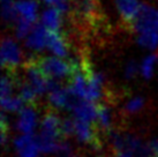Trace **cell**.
Instances as JSON below:
<instances>
[{"instance_id": "cell-15", "label": "cell", "mask_w": 158, "mask_h": 157, "mask_svg": "<svg viewBox=\"0 0 158 157\" xmlns=\"http://www.w3.org/2000/svg\"><path fill=\"white\" fill-rule=\"evenodd\" d=\"M137 43L143 48H148L150 50L158 48V30L144 31L141 32L137 37Z\"/></svg>"}, {"instance_id": "cell-10", "label": "cell", "mask_w": 158, "mask_h": 157, "mask_svg": "<svg viewBox=\"0 0 158 157\" xmlns=\"http://www.w3.org/2000/svg\"><path fill=\"white\" fill-rule=\"evenodd\" d=\"M37 125V114H36L34 106L23 108L20 111L19 116L18 127L23 134H34V129Z\"/></svg>"}, {"instance_id": "cell-7", "label": "cell", "mask_w": 158, "mask_h": 157, "mask_svg": "<svg viewBox=\"0 0 158 157\" xmlns=\"http://www.w3.org/2000/svg\"><path fill=\"white\" fill-rule=\"evenodd\" d=\"M19 157H40V147L34 134H23L14 141Z\"/></svg>"}, {"instance_id": "cell-2", "label": "cell", "mask_w": 158, "mask_h": 157, "mask_svg": "<svg viewBox=\"0 0 158 157\" xmlns=\"http://www.w3.org/2000/svg\"><path fill=\"white\" fill-rule=\"evenodd\" d=\"M36 66L42 70V73L50 80L65 78L72 74L73 65L72 61H64L56 57H31Z\"/></svg>"}, {"instance_id": "cell-23", "label": "cell", "mask_w": 158, "mask_h": 157, "mask_svg": "<svg viewBox=\"0 0 158 157\" xmlns=\"http://www.w3.org/2000/svg\"><path fill=\"white\" fill-rule=\"evenodd\" d=\"M139 73V66L135 61H131L128 62L127 67H126V76L129 78H132L133 76H135Z\"/></svg>"}, {"instance_id": "cell-9", "label": "cell", "mask_w": 158, "mask_h": 157, "mask_svg": "<svg viewBox=\"0 0 158 157\" xmlns=\"http://www.w3.org/2000/svg\"><path fill=\"white\" fill-rule=\"evenodd\" d=\"M26 45L29 49L40 51L48 46V29L43 26V23H36L31 32L28 35Z\"/></svg>"}, {"instance_id": "cell-5", "label": "cell", "mask_w": 158, "mask_h": 157, "mask_svg": "<svg viewBox=\"0 0 158 157\" xmlns=\"http://www.w3.org/2000/svg\"><path fill=\"white\" fill-rule=\"evenodd\" d=\"M22 52L12 38H4L1 43V65L6 72H16L21 64Z\"/></svg>"}, {"instance_id": "cell-25", "label": "cell", "mask_w": 158, "mask_h": 157, "mask_svg": "<svg viewBox=\"0 0 158 157\" xmlns=\"http://www.w3.org/2000/svg\"><path fill=\"white\" fill-rule=\"evenodd\" d=\"M117 157H132V154L128 153V151H117Z\"/></svg>"}, {"instance_id": "cell-11", "label": "cell", "mask_w": 158, "mask_h": 157, "mask_svg": "<svg viewBox=\"0 0 158 157\" xmlns=\"http://www.w3.org/2000/svg\"><path fill=\"white\" fill-rule=\"evenodd\" d=\"M48 48L60 58H65L68 54V46L60 32L48 30Z\"/></svg>"}, {"instance_id": "cell-6", "label": "cell", "mask_w": 158, "mask_h": 157, "mask_svg": "<svg viewBox=\"0 0 158 157\" xmlns=\"http://www.w3.org/2000/svg\"><path fill=\"white\" fill-rule=\"evenodd\" d=\"M61 125L62 121L61 119L58 117V114L53 111H48L43 118L40 135L46 138V139L62 141V139H65V138L62 135Z\"/></svg>"}, {"instance_id": "cell-16", "label": "cell", "mask_w": 158, "mask_h": 157, "mask_svg": "<svg viewBox=\"0 0 158 157\" xmlns=\"http://www.w3.org/2000/svg\"><path fill=\"white\" fill-rule=\"evenodd\" d=\"M1 9H2V18L5 21L14 22L18 21L20 18L13 0H1Z\"/></svg>"}, {"instance_id": "cell-17", "label": "cell", "mask_w": 158, "mask_h": 157, "mask_svg": "<svg viewBox=\"0 0 158 157\" xmlns=\"http://www.w3.org/2000/svg\"><path fill=\"white\" fill-rule=\"evenodd\" d=\"M40 96L34 88L31 87L28 82L22 83L20 87V97L23 100L24 103H27L30 106H35L37 102V97Z\"/></svg>"}, {"instance_id": "cell-1", "label": "cell", "mask_w": 158, "mask_h": 157, "mask_svg": "<svg viewBox=\"0 0 158 157\" xmlns=\"http://www.w3.org/2000/svg\"><path fill=\"white\" fill-rule=\"evenodd\" d=\"M73 16L80 26L99 27L103 21L101 0H70Z\"/></svg>"}, {"instance_id": "cell-24", "label": "cell", "mask_w": 158, "mask_h": 157, "mask_svg": "<svg viewBox=\"0 0 158 157\" xmlns=\"http://www.w3.org/2000/svg\"><path fill=\"white\" fill-rule=\"evenodd\" d=\"M149 147L154 156H158V139L151 140L149 142Z\"/></svg>"}, {"instance_id": "cell-18", "label": "cell", "mask_w": 158, "mask_h": 157, "mask_svg": "<svg viewBox=\"0 0 158 157\" xmlns=\"http://www.w3.org/2000/svg\"><path fill=\"white\" fill-rule=\"evenodd\" d=\"M23 100L20 96H10L6 100H1V106L4 111H10V112H16L21 111L23 109Z\"/></svg>"}, {"instance_id": "cell-13", "label": "cell", "mask_w": 158, "mask_h": 157, "mask_svg": "<svg viewBox=\"0 0 158 157\" xmlns=\"http://www.w3.org/2000/svg\"><path fill=\"white\" fill-rule=\"evenodd\" d=\"M15 7L20 16L36 23L37 21V1L35 0H20L15 2Z\"/></svg>"}, {"instance_id": "cell-21", "label": "cell", "mask_w": 158, "mask_h": 157, "mask_svg": "<svg viewBox=\"0 0 158 157\" xmlns=\"http://www.w3.org/2000/svg\"><path fill=\"white\" fill-rule=\"evenodd\" d=\"M32 22L27 20V19L20 16L18 20V27H16V36L18 38H24L31 32V27H32Z\"/></svg>"}, {"instance_id": "cell-20", "label": "cell", "mask_w": 158, "mask_h": 157, "mask_svg": "<svg viewBox=\"0 0 158 157\" xmlns=\"http://www.w3.org/2000/svg\"><path fill=\"white\" fill-rule=\"evenodd\" d=\"M144 98H142V97L137 96V97H133L131 100H128L126 105H125V112L126 113H129V114H133V113H137L139 111L143 109V106H144Z\"/></svg>"}, {"instance_id": "cell-27", "label": "cell", "mask_w": 158, "mask_h": 157, "mask_svg": "<svg viewBox=\"0 0 158 157\" xmlns=\"http://www.w3.org/2000/svg\"><path fill=\"white\" fill-rule=\"evenodd\" d=\"M154 157H158V156H154Z\"/></svg>"}, {"instance_id": "cell-3", "label": "cell", "mask_w": 158, "mask_h": 157, "mask_svg": "<svg viewBox=\"0 0 158 157\" xmlns=\"http://www.w3.org/2000/svg\"><path fill=\"white\" fill-rule=\"evenodd\" d=\"M73 119L75 124V135L79 141L90 146L92 149H102V139L96 124L76 117H73Z\"/></svg>"}, {"instance_id": "cell-4", "label": "cell", "mask_w": 158, "mask_h": 157, "mask_svg": "<svg viewBox=\"0 0 158 157\" xmlns=\"http://www.w3.org/2000/svg\"><path fill=\"white\" fill-rule=\"evenodd\" d=\"M132 28H134V30L139 34L144 31L158 30V9L147 4H141Z\"/></svg>"}, {"instance_id": "cell-26", "label": "cell", "mask_w": 158, "mask_h": 157, "mask_svg": "<svg viewBox=\"0 0 158 157\" xmlns=\"http://www.w3.org/2000/svg\"><path fill=\"white\" fill-rule=\"evenodd\" d=\"M74 157H79V156H74Z\"/></svg>"}, {"instance_id": "cell-8", "label": "cell", "mask_w": 158, "mask_h": 157, "mask_svg": "<svg viewBox=\"0 0 158 157\" xmlns=\"http://www.w3.org/2000/svg\"><path fill=\"white\" fill-rule=\"evenodd\" d=\"M115 5L123 23L132 28L141 7L139 0H115Z\"/></svg>"}, {"instance_id": "cell-22", "label": "cell", "mask_w": 158, "mask_h": 157, "mask_svg": "<svg viewBox=\"0 0 158 157\" xmlns=\"http://www.w3.org/2000/svg\"><path fill=\"white\" fill-rule=\"evenodd\" d=\"M1 143L2 146L6 144V141H7V133H8V125H7V121H6V117L5 114L2 113L1 116Z\"/></svg>"}, {"instance_id": "cell-14", "label": "cell", "mask_w": 158, "mask_h": 157, "mask_svg": "<svg viewBox=\"0 0 158 157\" xmlns=\"http://www.w3.org/2000/svg\"><path fill=\"white\" fill-rule=\"evenodd\" d=\"M97 110V120L99 127L103 132H106L111 134V113L109 108L104 103H98L96 104Z\"/></svg>"}, {"instance_id": "cell-19", "label": "cell", "mask_w": 158, "mask_h": 157, "mask_svg": "<svg viewBox=\"0 0 158 157\" xmlns=\"http://www.w3.org/2000/svg\"><path fill=\"white\" fill-rule=\"evenodd\" d=\"M157 60H158V54H151V56H148L144 60L142 61L141 73H142L144 78H150L152 76L155 64L157 62Z\"/></svg>"}, {"instance_id": "cell-12", "label": "cell", "mask_w": 158, "mask_h": 157, "mask_svg": "<svg viewBox=\"0 0 158 157\" xmlns=\"http://www.w3.org/2000/svg\"><path fill=\"white\" fill-rule=\"evenodd\" d=\"M61 15L62 13L59 9H57L56 7H52V8L45 11L44 13L42 14V23L48 30L59 32L62 23Z\"/></svg>"}]
</instances>
